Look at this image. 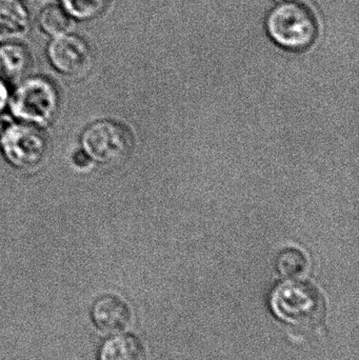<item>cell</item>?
Listing matches in <instances>:
<instances>
[{
  "instance_id": "1",
  "label": "cell",
  "mask_w": 359,
  "mask_h": 360,
  "mask_svg": "<svg viewBox=\"0 0 359 360\" xmlns=\"http://www.w3.org/2000/svg\"><path fill=\"white\" fill-rule=\"evenodd\" d=\"M270 39L284 50L303 52L313 46L318 37V21L314 13L301 2H280L265 19Z\"/></svg>"
},
{
  "instance_id": "2",
  "label": "cell",
  "mask_w": 359,
  "mask_h": 360,
  "mask_svg": "<svg viewBox=\"0 0 359 360\" xmlns=\"http://www.w3.org/2000/svg\"><path fill=\"white\" fill-rule=\"evenodd\" d=\"M270 307L276 317L294 327H311L322 321L325 302L311 283L290 279L274 288Z\"/></svg>"
},
{
  "instance_id": "3",
  "label": "cell",
  "mask_w": 359,
  "mask_h": 360,
  "mask_svg": "<svg viewBox=\"0 0 359 360\" xmlns=\"http://www.w3.org/2000/svg\"><path fill=\"white\" fill-rule=\"evenodd\" d=\"M84 153L101 166L124 164L134 149V137L128 127L113 120L91 124L81 137Z\"/></svg>"
},
{
  "instance_id": "4",
  "label": "cell",
  "mask_w": 359,
  "mask_h": 360,
  "mask_svg": "<svg viewBox=\"0 0 359 360\" xmlns=\"http://www.w3.org/2000/svg\"><path fill=\"white\" fill-rule=\"evenodd\" d=\"M58 109L56 86L44 77L31 78L23 82L13 98L14 115L35 126L48 124L54 120Z\"/></svg>"
},
{
  "instance_id": "5",
  "label": "cell",
  "mask_w": 359,
  "mask_h": 360,
  "mask_svg": "<svg viewBox=\"0 0 359 360\" xmlns=\"http://www.w3.org/2000/svg\"><path fill=\"white\" fill-rule=\"evenodd\" d=\"M0 143L8 162L23 170L39 167L48 153L46 135L38 126L27 122L6 127Z\"/></svg>"
},
{
  "instance_id": "6",
  "label": "cell",
  "mask_w": 359,
  "mask_h": 360,
  "mask_svg": "<svg viewBox=\"0 0 359 360\" xmlns=\"http://www.w3.org/2000/svg\"><path fill=\"white\" fill-rule=\"evenodd\" d=\"M53 67L63 75L81 77L90 71L93 54L89 44L75 35L57 36L48 48Z\"/></svg>"
},
{
  "instance_id": "7",
  "label": "cell",
  "mask_w": 359,
  "mask_h": 360,
  "mask_svg": "<svg viewBox=\"0 0 359 360\" xmlns=\"http://www.w3.org/2000/svg\"><path fill=\"white\" fill-rule=\"evenodd\" d=\"M91 317L99 331L116 335L130 327L132 312L124 300L107 295L95 302L91 310Z\"/></svg>"
},
{
  "instance_id": "8",
  "label": "cell",
  "mask_w": 359,
  "mask_h": 360,
  "mask_svg": "<svg viewBox=\"0 0 359 360\" xmlns=\"http://www.w3.org/2000/svg\"><path fill=\"white\" fill-rule=\"evenodd\" d=\"M29 27V11L21 0H0V41L18 39Z\"/></svg>"
},
{
  "instance_id": "9",
  "label": "cell",
  "mask_w": 359,
  "mask_h": 360,
  "mask_svg": "<svg viewBox=\"0 0 359 360\" xmlns=\"http://www.w3.org/2000/svg\"><path fill=\"white\" fill-rule=\"evenodd\" d=\"M31 54L25 46L6 42L0 46V78L17 82L27 75L31 68Z\"/></svg>"
},
{
  "instance_id": "10",
  "label": "cell",
  "mask_w": 359,
  "mask_h": 360,
  "mask_svg": "<svg viewBox=\"0 0 359 360\" xmlns=\"http://www.w3.org/2000/svg\"><path fill=\"white\" fill-rule=\"evenodd\" d=\"M99 360H145V350L134 336L116 334L103 342Z\"/></svg>"
},
{
  "instance_id": "11",
  "label": "cell",
  "mask_w": 359,
  "mask_h": 360,
  "mask_svg": "<svg viewBox=\"0 0 359 360\" xmlns=\"http://www.w3.org/2000/svg\"><path fill=\"white\" fill-rule=\"evenodd\" d=\"M39 25L44 33L57 37L71 30V16L60 6H48L40 13Z\"/></svg>"
},
{
  "instance_id": "12",
  "label": "cell",
  "mask_w": 359,
  "mask_h": 360,
  "mask_svg": "<svg viewBox=\"0 0 359 360\" xmlns=\"http://www.w3.org/2000/svg\"><path fill=\"white\" fill-rule=\"evenodd\" d=\"M307 257L303 252L294 248H288L280 252L276 260V268L280 275L287 278H299L307 272Z\"/></svg>"
},
{
  "instance_id": "13",
  "label": "cell",
  "mask_w": 359,
  "mask_h": 360,
  "mask_svg": "<svg viewBox=\"0 0 359 360\" xmlns=\"http://www.w3.org/2000/svg\"><path fill=\"white\" fill-rule=\"evenodd\" d=\"M111 0H61L65 12L78 20H92L100 16Z\"/></svg>"
},
{
  "instance_id": "14",
  "label": "cell",
  "mask_w": 359,
  "mask_h": 360,
  "mask_svg": "<svg viewBox=\"0 0 359 360\" xmlns=\"http://www.w3.org/2000/svg\"><path fill=\"white\" fill-rule=\"evenodd\" d=\"M8 101V90L6 82L0 78V112L4 109Z\"/></svg>"
},
{
  "instance_id": "15",
  "label": "cell",
  "mask_w": 359,
  "mask_h": 360,
  "mask_svg": "<svg viewBox=\"0 0 359 360\" xmlns=\"http://www.w3.org/2000/svg\"><path fill=\"white\" fill-rule=\"evenodd\" d=\"M278 2L291 1V0H276Z\"/></svg>"
}]
</instances>
